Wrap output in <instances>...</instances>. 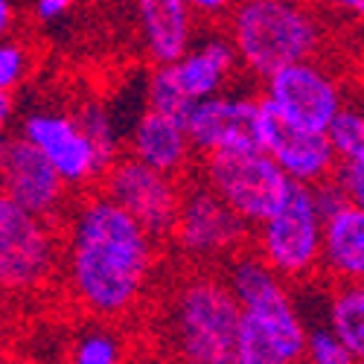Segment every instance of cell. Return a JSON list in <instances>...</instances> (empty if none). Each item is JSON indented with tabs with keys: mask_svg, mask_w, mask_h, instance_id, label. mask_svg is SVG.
<instances>
[{
	"mask_svg": "<svg viewBox=\"0 0 364 364\" xmlns=\"http://www.w3.org/2000/svg\"><path fill=\"white\" fill-rule=\"evenodd\" d=\"M0 364H9V361H4V358H0Z\"/></svg>",
	"mask_w": 364,
	"mask_h": 364,
	"instance_id": "36",
	"label": "cell"
},
{
	"mask_svg": "<svg viewBox=\"0 0 364 364\" xmlns=\"http://www.w3.org/2000/svg\"><path fill=\"white\" fill-rule=\"evenodd\" d=\"M254 143L259 151L271 155L283 175L294 184H321L336 169V155L326 134L303 132L289 126L280 117V111L265 97L257 100V117H254Z\"/></svg>",
	"mask_w": 364,
	"mask_h": 364,
	"instance_id": "11",
	"label": "cell"
},
{
	"mask_svg": "<svg viewBox=\"0 0 364 364\" xmlns=\"http://www.w3.org/2000/svg\"><path fill=\"white\" fill-rule=\"evenodd\" d=\"M68 364H126L123 336L108 321L87 326L85 332L76 336Z\"/></svg>",
	"mask_w": 364,
	"mask_h": 364,
	"instance_id": "20",
	"label": "cell"
},
{
	"mask_svg": "<svg viewBox=\"0 0 364 364\" xmlns=\"http://www.w3.org/2000/svg\"><path fill=\"white\" fill-rule=\"evenodd\" d=\"M265 100L289 126L323 134L332 117L347 102L341 79L321 62V55L277 68L265 76Z\"/></svg>",
	"mask_w": 364,
	"mask_h": 364,
	"instance_id": "9",
	"label": "cell"
},
{
	"mask_svg": "<svg viewBox=\"0 0 364 364\" xmlns=\"http://www.w3.org/2000/svg\"><path fill=\"white\" fill-rule=\"evenodd\" d=\"M329 329L355 355L364 358V286L338 283L329 300Z\"/></svg>",
	"mask_w": 364,
	"mask_h": 364,
	"instance_id": "19",
	"label": "cell"
},
{
	"mask_svg": "<svg viewBox=\"0 0 364 364\" xmlns=\"http://www.w3.org/2000/svg\"><path fill=\"white\" fill-rule=\"evenodd\" d=\"M0 193L53 225L68 213L65 181L23 137H0Z\"/></svg>",
	"mask_w": 364,
	"mask_h": 364,
	"instance_id": "12",
	"label": "cell"
},
{
	"mask_svg": "<svg viewBox=\"0 0 364 364\" xmlns=\"http://www.w3.org/2000/svg\"><path fill=\"white\" fill-rule=\"evenodd\" d=\"M76 0H36V15L41 21H55L73 9Z\"/></svg>",
	"mask_w": 364,
	"mask_h": 364,
	"instance_id": "29",
	"label": "cell"
},
{
	"mask_svg": "<svg viewBox=\"0 0 364 364\" xmlns=\"http://www.w3.org/2000/svg\"><path fill=\"white\" fill-rule=\"evenodd\" d=\"M68 291L97 321L132 315L146 297L158 268V239L123 207L94 193L76 204L62 239Z\"/></svg>",
	"mask_w": 364,
	"mask_h": 364,
	"instance_id": "1",
	"label": "cell"
},
{
	"mask_svg": "<svg viewBox=\"0 0 364 364\" xmlns=\"http://www.w3.org/2000/svg\"><path fill=\"white\" fill-rule=\"evenodd\" d=\"M329 178L336 181V187H338L353 204H364V158L336 161V169H332Z\"/></svg>",
	"mask_w": 364,
	"mask_h": 364,
	"instance_id": "25",
	"label": "cell"
},
{
	"mask_svg": "<svg viewBox=\"0 0 364 364\" xmlns=\"http://www.w3.org/2000/svg\"><path fill=\"white\" fill-rule=\"evenodd\" d=\"M100 184L102 196L123 207L149 236H155L158 242L169 239L181 204L178 178L151 169L132 155H117L114 164L102 172Z\"/></svg>",
	"mask_w": 364,
	"mask_h": 364,
	"instance_id": "10",
	"label": "cell"
},
{
	"mask_svg": "<svg viewBox=\"0 0 364 364\" xmlns=\"http://www.w3.org/2000/svg\"><path fill=\"white\" fill-rule=\"evenodd\" d=\"M187 6L198 18H225L228 9L233 6V0H187Z\"/></svg>",
	"mask_w": 364,
	"mask_h": 364,
	"instance_id": "28",
	"label": "cell"
},
{
	"mask_svg": "<svg viewBox=\"0 0 364 364\" xmlns=\"http://www.w3.org/2000/svg\"><path fill=\"white\" fill-rule=\"evenodd\" d=\"M228 29L236 62L257 79L321 55L326 41L323 23L306 0H233Z\"/></svg>",
	"mask_w": 364,
	"mask_h": 364,
	"instance_id": "3",
	"label": "cell"
},
{
	"mask_svg": "<svg viewBox=\"0 0 364 364\" xmlns=\"http://www.w3.org/2000/svg\"><path fill=\"white\" fill-rule=\"evenodd\" d=\"M21 137L33 143L41 155L50 161L55 175L65 181V187H90L102 178L108 164L90 143V137L79 129L76 117L70 114H29L23 119Z\"/></svg>",
	"mask_w": 364,
	"mask_h": 364,
	"instance_id": "13",
	"label": "cell"
},
{
	"mask_svg": "<svg viewBox=\"0 0 364 364\" xmlns=\"http://www.w3.org/2000/svg\"><path fill=\"white\" fill-rule=\"evenodd\" d=\"M4 303H6V291L0 289V309H4Z\"/></svg>",
	"mask_w": 364,
	"mask_h": 364,
	"instance_id": "33",
	"label": "cell"
},
{
	"mask_svg": "<svg viewBox=\"0 0 364 364\" xmlns=\"http://www.w3.org/2000/svg\"><path fill=\"white\" fill-rule=\"evenodd\" d=\"M318 4H329L353 18H361V12H364V0H318Z\"/></svg>",
	"mask_w": 364,
	"mask_h": 364,
	"instance_id": "31",
	"label": "cell"
},
{
	"mask_svg": "<svg viewBox=\"0 0 364 364\" xmlns=\"http://www.w3.org/2000/svg\"><path fill=\"white\" fill-rule=\"evenodd\" d=\"M236 65V53L228 38H207L201 47H190L175 62L158 65L155 73L175 90V97L193 105L196 100L222 94Z\"/></svg>",
	"mask_w": 364,
	"mask_h": 364,
	"instance_id": "15",
	"label": "cell"
},
{
	"mask_svg": "<svg viewBox=\"0 0 364 364\" xmlns=\"http://www.w3.org/2000/svg\"><path fill=\"white\" fill-rule=\"evenodd\" d=\"M201 181L251 228L277 213L291 187L283 169L259 149L201 155Z\"/></svg>",
	"mask_w": 364,
	"mask_h": 364,
	"instance_id": "6",
	"label": "cell"
},
{
	"mask_svg": "<svg viewBox=\"0 0 364 364\" xmlns=\"http://www.w3.org/2000/svg\"><path fill=\"white\" fill-rule=\"evenodd\" d=\"M9 26H12V4L9 0H0V38L9 33Z\"/></svg>",
	"mask_w": 364,
	"mask_h": 364,
	"instance_id": "32",
	"label": "cell"
},
{
	"mask_svg": "<svg viewBox=\"0 0 364 364\" xmlns=\"http://www.w3.org/2000/svg\"><path fill=\"white\" fill-rule=\"evenodd\" d=\"M225 283L236 297L239 309L251 318L274 344L286 364L303 358L306 350V323L300 318L297 303L274 271L254 248H242L225 259Z\"/></svg>",
	"mask_w": 364,
	"mask_h": 364,
	"instance_id": "4",
	"label": "cell"
},
{
	"mask_svg": "<svg viewBox=\"0 0 364 364\" xmlns=\"http://www.w3.org/2000/svg\"><path fill=\"white\" fill-rule=\"evenodd\" d=\"M251 230L254 228L242 222L204 181L181 187V204L169 239L187 259L198 265L228 259L248 248Z\"/></svg>",
	"mask_w": 364,
	"mask_h": 364,
	"instance_id": "8",
	"label": "cell"
},
{
	"mask_svg": "<svg viewBox=\"0 0 364 364\" xmlns=\"http://www.w3.org/2000/svg\"><path fill=\"white\" fill-rule=\"evenodd\" d=\"M326 140L332 146L336 161H350V158H364V117L358 105H341L338 114L332 117L326 126Z\"/></svg>",
	"mask_w": 364,
	"mask_h": 364,
	"instance_id": "21",
	"label": "cell"
},
{
	"mask_svg": "<svg viewBox=\"0 0 364 364\" xmlns=\"http://www.w3.org/2000/svg\"><path fill=\"white\" fill-rule=\"evenodd\" d=\"M26 73V50L15 41L0 44V90H12Z\"/></svg>",
	"mask_w": 364,
	"mask_h": 364,
	"instance_id": "26",
	"label": "cell"
},
{
	"mask_svg": "<svg viewBox=\"0 0 364 364\" xmlns=\"http://www.w3.org/2000/svg\"><path fill=\"white\" fill-rule=\"evenodd\" d=\"M233 358H236V364H286L283 355L274 350V344L268 341L265 332L245 315L239 318Z\"/></svg>",
	"mask_w": 364,
	"mask_h": 364,
	"instance_id": "22",
	"label": "cell"
},
{
	"mask_svg": "<svg viewBox=\"0 0 364 364\" xmlns=\"http://www.w3.org/2000/svg\"><path fill=\"white\" fill-rule=\"evenodd\" d=\"M321 271L336 283L364 277V210L347 201L321 225Z\"/></svg>",
	"mask_w": 364,
	"mask_h": 364,
	"instance_id": "17",
	"label": "cell"
},
{
	"mask_svg": "<svg viewBox=\"0 0 364 364\" xmlns=\"http://www.w3.org/2000/svg\"><path fill=\"white\" fill-rule=\"evenodd\" d=\"M303 358L309 364H361V358H355L329 326L318 323V326H306V350Z\"/></svg>",
	"mask_w": 364,
	"mask_h": 364,
	"instance_id": "24",
	"label": "cell"
},
{
	"mask_svg": "<svg viewBox=\"0 0 364 364\" xmlns=\"http://www.w3.org/2000/svg\"><path fill=\"white\" fill-rule=\"evenodd\" d=\"M12 114H15L12 90H0V137H6V129L12 123Z\"/></svg>",
	"mask_w": 364,
	"mask_h": 364,
	"instance_id": "30",
	"label": "cell"
},
{
	"mask_svg": "<svg viewBox=\"0 0 364 364\" xmlns=\"http://www.w3.org/2000/svg\"><path fill=\"white\" fill-rule=\"evenodd\" d=\"M58 228L0 193V289L15 294L38 291L58 274Z\"/></svg>",
	"mask_w": 364,
	"mask_h": 364,
	"instance_id": "7",
	"label": "cell"
},
{
	"mask_svg": "<svg viewBox=\"0 0 364 364\" xmlns=\"http://www.w3.org/2000/svg\"><path fill=\"white\" fill-rule=\"evenodd\" d=\"M129 155L158 172L181 178L184 169H190L196 151L190 146V137H187L184 126H181V119L149 108L137 119V126L132 132Z\"/></svg>",
	"mask_w": 364,
	"mask_h": 364,
	"instance_id": "16",
	"label": "cell"
},
{
	"mask_svg": "<svg viewBox=\"0 0 364 364\" xmlns=\"http://www.w3.org/2000/svg\"><path fill=\"white\" fill-rule=\"evenodd\" d=\"M219 364H236V358H233V355H228V358H225V361H219Z\"/></svg>",
	"mask_w": 364,
	"mask_h": 364,
	"instance_id": "34",
	"label": "cell"
},
{
	"mask_svg": "<svg viewBox=\"0 0 364 364\" xmlns=\"http://www.w3.org/2000/svg\"><path fill=\"white\" fill-rule=\"evenodd\" d=\"M321 225L312 187L291 181L277 213L254 228V251L280 280L309 283L321 271Z\"/></svg>",
	"mask_w": 364,
	"mask_h": 364,
	"instance_id": "5",
	"label": "cell"
},
{
	"mask_svg": "<svg viewBox=\"0 0 364 364\" xmlns=\"http://www.w3.org/2000/svg\"><path fill=\"white\" fill-rule=\"evenodd\" d=\"M312 201H315V210H318V216L323 222V219H329L332 213H336V210H341L350 198L336 187V181L326 178V181H321V184H312Z\"/></svg>",
	"mask_w": 364,
	"mask_h": 364,
	"instance_id": "27",
	"label": "cell"
},
{
	"mask_svg": "<svg viewBox=\"0 0 364 364\" xmlns=\"http://www.w3.org/2000/svg\"><path fill=\"white\" fill-rule=\"evenodd\" d=\"M254 117H257V100L254 97L213 94V97L196 100L187 108L181 126H184L196 155L239 151V149H257Z\"/></svg>",
	"mask_w": 364,
	"mask_h": 364,
	"instance_id": "14",
	"label": "cell"
},
{
	"mask_svg": "<svg viewBox=\"0 0 364 364\" xmlns=\"http://www.w3.org/2000/svg\"><path fill=\"white\" fill-rule=\"evenodd\" d=\"M146 53L155 65H169L193 47V23L187 0H134Z\"/></svg>",
	"mask_w": 364,
	"mask_h": 364,
	"instance_id": "18",
	"label": "cell"
},
{
	"mask_svg": "<svg viewBox=\"0 0 364 364\" xmlns=\"http://www.w3.org/2000/svg\"><path fill=\"white\" fill-rule=\"evenodd\" d=\"M242 309L222 274L193 271L164 303L161 336L178 364H219L233 355Z\"/></svg>",
	"mask_w": 364,
	"mask_h": 364,
	"instance_id": "2",
	"label": "cell"
},
{
	"mask_svg": "<svg viewBox=\"0 0 364 364\" xmlns=\"http://www.w3.org/2000/svg\"><path fill=\"white\" fill-rule=\"evenodd\" d=\"M76 123H79V129L90 137V143L97 146V151L102 155V161L111 166L114 158L119 155V149H117V134H114V123H111L108 111H105L100 102H85L82 111L76 114Z\"/></svg>",
	"mask_w": 364,
	"mask_h": 364,
	"instance_id": "23",
	"label": "cell"
},
{
	"mask_svg": "<svg viewBox=\"0 0 364 364\" xmlns=\"http://www.w3.org/2000/svg\"><path fill=\"white\" fill-rule=\"evenodd\" d=\"M291 364H309V361H306V358H297V361H291Z\"/></svg>",
	"mask_w": 364,
	"mask_h": 364,
	"instance_id": "35",
	"label": "cell"
}]
</instances>
